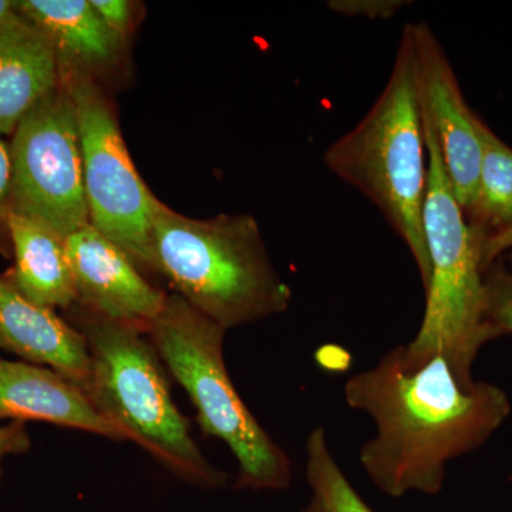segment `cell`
<instances>
[{"label":"cell","mask_w":512,"mask_h":512,"mask_svg":"<svg viewBox=\"0 0 512 512\" xmlns=\"http://www.w3.org/2000/svg\"><path fill=\"white\" fill-rule=\"evenodd\" d=\"M66 252L77 305L147 333L167 293L151 285L133 259L90 224L66 239Z\"/></svg>","instance_id":"obj_10"},{"label":"cell","mask_w":512,"mask_h":512,"mask_svg":"<svg viewBox=\"0 0 512 512\" xmlns=\"http://www.w3.org/2000/svg\"><path fill=\"white\" fill-rule=\"evenodd\" d=\"M412 26L421 116L429 124L457 202L464 214L476 202L481 146L478 117L468 109L456 74L427 23Z\"/></svg>","instance_id":"obj_9"},{"label":"cell","mask_w":512,"mask_h":512,"mask_svg":"<svg viewBox=\"0 0 512 512\" xmlns=\"http://www.w3.org/2000/svg\"><path fill=\"white\" fill-rule=\"evenodd\" d=\"M107 28L126 42L133 28L136 6L128 0H90Z\"/></svg>","instance_id":"obj_20"},{"label":"cell","mask_w":512,"mask_h":512,"mask_svg":"<svg viewBox=\"0 0 512 512\" xmlns=\"http://www.w3.org/2000/svg\"><path fill=\"white\" fill-rule=\"evenodd\" d=\"M12 212L67 239L90 224L76 109L60 84L20 121L9 144Z\"/></svg>","instance_id":"obj_8"},{"label":"cell","mask_w":512,"mask_h":512,"mask_svg":"<svg viewBox=\"0 0 512 512\" xmlns=\"http://www.w3.org/2000/svg\"><path fill=\"white\" fill-rule=\"evenodd\" d=\"M306 480L322 512H375L343 473L322 427L312 430L306 440Z\"/></svg>","instance_id":"obj_17"},{"label":"cell","mask_w":512,"mask_h":512,"mask_svg":"<svg viewBox=\"0 0 512 512\" xmlns=\"http://www.w3.org/2000/svg\"><path fill=\"white\" fill-rule=\"evenodd\" d=\"M15 5L49 37L60 69L99 80L120 62L124 42L107 28L90 0H18Z\"/></svg>","instance_id":"obj_14"},{"label":"cell","mask_w":512,"mask_h":512,"mask_svg":"<svg viewBox=\"0 0 512 512\" xmlns=\"http://www.w3.org/2000/svg\"><path fill=\"white\" fill-rule=\"evenodd\" d=\"M0 419L47 421L126 441L72 380L52 369L0 360Z\"/></svg>","instance_id":"obj_11"},{"label":"cell","mask_w":512,"mask_h":512,"mask_svg":"<svg viewBox=\"0 0 512 512\" xmlns=\"http://www.w3.org/2000/svg\"><path fill=\"white\" fill-rule=\"evenodd\" d=\"M60 77L76 109L90 225L119 245L140 271H151V234L161 201L138 174L99 80L70 69H60Z\"/></svg>","instance_id":"obj_7"},{"label":"cell","mask_w":512,"mask_h":512,"mask_svg":"<svg viewBox=\"0 0 512 512\" xmlns=\"http://www.w3.org/2000/svg\"><path fill=\"white\" fill-rule=\"evenodd\" d=\"M345 399L376 423L360 464L394 498L440 493L447 464L483 444L510 413L503 390L464 379L443 356L410 360L403 345L350 377Z\"/></svg>","instance_id":"obj_1"},{"label":"cell","mask_w":512,"mask_h":512,"mask_svg":"<svg viewBox=\"0 0 512 512\" xmlns=\"http://www.w3.org/2000/svg\"><path fill=\"white\" fill-rule=\"evenodd\" d=\"M512 251V228L501 234L493 235L483 245V266L484 269L493 264L494 259L503 255L504 252Z\"/></svg>","instance_id":"obj_23"},{"label":"cell","mask_w":512,"mask_h":512,"mask_svg":"<svg viewBox=\"0 0 512 512\" xmlns=\"http://www.w3.org/2000/svg\"><path fill=\"white\" fill-rule=\"evenodd\" d=\"M426 160L409 23L404 26L383 92L357 126L326 150L323 161L336 177L362 192L382 211L409 248L424 289L430 281V259L423 231Z\"/></svg>","instance_id":"obj_3"},{"label":"cell","mask_w":512,"mask_h":512,"mask_svg":"<svg viewBox=\"0 0 512 512\" xmlns=\"http://www.w3.org/2000/svg\"><path fill=\"white\" fill-rule=\"evenodd\" d=\"M485 318L494 338L512 333V271L485 279Z\"/></svg>","instance_id":"obj_18"},{"label":"cell","mask_w":512,"mask_h":512,"mask_svg":"<svg viewBox=\"0 0 512 512\" xmlns=\"http://www.w3.org/2000/svg\"><path fill=\"white\" fill-rule=\"evenodd\" d=\"M427 146V190L423 231L430 259L426 309L419 332L404 353L410 360L446 357L454 370L471 377L478 350L494 339L485 318L483 245L485 237L468 224L448 181L443 158L429 124L424 121Z\"/></svg>","instance_id":"obj_5"},{"label":"cell","mask_w":512,"mask_h":512,"mask_svg":"<svg viewBox=\"0 0 512 512\" xmlns=\"http://www.w3.org/2000/svg\"><path fill=\"white\" fill-rule=\"evenodd\" d=\"M483 157L478 177L476 202L467 212L468 224L484 235H493L512 228V148L500 140L483 121H478Z\"/></svg>","instance_id":"obj_16"},{"label":"cell","mask_w":512,"mask_h":512,"mask_svg":"<svg viewBox=\"0 0 512 512\" xmlns=\"http://www.w3.org/2000/svg\"><path fill=\"white\" fill-rule=\"evenodd\" d=\"M151 271L225 330L288 311L291 286L266 251L248 214L197 220L158 204L151 234Z\"/></svg>","instance_id":"obj_2"},{"label":"cell","mask_w":512,"mask_h":512,"mask_svg":"<svg viewBox=\"0 0 512 512\" xmlns=\"http://www.w3.org/2000/svg\"><path fill=\"white\" fill-rule=\"evenodd\" d=\"M225 330L177 293L147 330L171 375L184 387L208 436L227 444L238 463V488L285 490L292 463L239 396L224 360Z\"/></svg>","instance_id":"obj_6"},{"label":"cell","mask_w":512,"mask_h":512,"mask_svg":"<svg viewBox=\"0 0 512 512\" xmlns=\"http://www.w3.org/2000/svg\"><path fill=\"white\" fill-rule=\"evenodd\" d=\"M16 12H18V10H16L15 2L0 0V25L12 18L13 15H16Z\"/></svg>","instance_id":"obj_24"},{"label":"cell","mask_w":512,"mask_h":512,"mask_svg":"<svg viewBox=\"0 0 512 512\" xmlns=\"http://www.w3.org/2000/svg\"><path fill=\"white\" fill-rule=\"evenodd\" d=\"M302 512H322V510H320L319 504L312 498L311 503Z\"/></svg>","instance_id":"obj_25"},{"label":"cell","mask_w":512,"mask_h":512,"mask_svg":"<svg viewBox=\"0 0 512 512\" xmlns=\"http://www.w3.org/2000/svg\"><path fill=\"white\" fill-rule=\"evenodd\" d=\"M59 84L55 47L35 23L16 12L0 25V134L12 136Z\"/></svg>","instance_id":"obj_13"},{"label":"cell","mask_w":512,"mask_h":512,"mask_svg":"<svg viewBox=\"0 0 512 512\" xmlns=\"http://www.w3.org/2000/svg\"><path fill=\"white\" fill-rule=\"evenodd\" d=\"M12 214V161L8 144L0 138V235L8 234Z\"/></svg>","instance_id":"obj_21"},{"label":"cell","mask_w":512,"mask_h":512,"mask_svg":"<svg viewBox=\"0 0 512 512\" xmlns=\"http://www.w3.org/2000/svg\"><path fill=\"white\" fill-rule=\"evenodd\" d=\"M410 2L402 0H330L328 6L339 15L370 20L390 19Z\"/></svg>","instance_id":"obj_19"},{"label":"cell","mask_w":512,"mask_h":512,"mask_svg":"<svg viewBox=\"0 0 512 512\" xmlns=\"http://www.w3.org/2000/svg\"><path fill=\"white\" fill-rule=\"evenodd\" d=\"M9 238L15 266L9 284L30 302L49 309H70L77 302L66 239L35 220L12 212Z\"/></svg>","instance_id":"obj_15"},{"label":"cell","mask_w":512,"mask_h":512,"mask_svg":"<svg viewBox=\"0 0 512 512\" xmlns=\"http://www.w3.org/2000/svg\"><path fill=\"white\" fill-rule=\"evenodd\" d=\"M0 348L29 362L46 365L86 387L90 356L83 333L64 322L55 309L36 305L0 279Z\"/></svg>","instance_id":"obj_12"},{"label":"cell","mask_w":512,"mask_h":512,"mask_svg":"<svg viewBox=\"0 0 512 512\" xmlns=\"http://www.w3.org/2000/svg\"><path fill=\"white\" fill-rule=\"evenodd\" d=\"M29 446V436L23 423L13 421L9 426H0V458L25 453Z\"/></svg>","instance_id":"obj_22"},{"label":"cell","mask_w":512,"mask_h":512,"mask_svg":"<svg viewBox=\"0 0 512 512\" xmlns=\"http://www.w3.org/2000/svg\"><path fill=\"white\" fill-rule=\"evenodd\" d=\"M86 339L90 373L84 392L126 437L168 470L202 487H222L227 474L212 466L177 409L163 360L144 330L73 305Z\"/></svg>","instance_id":"obj_4"}]
</instances>
